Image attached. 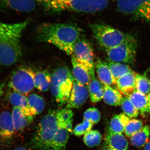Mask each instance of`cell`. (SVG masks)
Wrapping results in <instances>:
<instances>
[{
  "label": "cell",
  "mask_w": 150,
  "mask_h": 150,
  "mask_svg": "<svg viewBox=\"0 0 150 150\" xmlns=\"http://www.w3.org/2000/svg\"><path fill=\"white\" fill-rule=\"evenodd\" d=\"M13 150H28L27 149H25L24 147H18L15 149Z\"/></svg>",
  "instance_id": "cell-41"
},
{
  "label": "cell",
  "mask_w": 150,
  "mask_h": 150,
  "mask_svg": "<svg viewBox=\"0 0 150 150\" xmlns=\"http://www.w3.org/2000/svg\"><path fill=\"white\" fill-rule=\"evenodd\" d=\"M98 76L103 85L118 90L117 81L112 75L107 63L98 59L95 64Z\"/></svg>",
  "instance_id": "cell-14"
},
{
  "label": "cell",
  "mask_w": 150,
  "mask_h": 150,
  "mask_svg": "<svg viewBox=\"0 0 150 150\" xmlns=\"http://www.w3.org/2000/svg\"><path fill=\"white\" fill-rule=\"evenodd\" d=\"M27 98L33 116L38 115L43 111L45 107V102L41 96L36 94L32 93Z\"/></svg>",
  "instance_id": "cell-26"
},
{
  "label": "cell",
  "mask_w": 150,
  "mask_h": 150,
  "mask_svg": "<svg viewBox=\"0 0 150 150\" xmlns=\"http://www.w3.org/2000/svg\"><path fill=\"white\" fill-rule=\"evenodd\" d=\"M128 97L139 112L142 114L148 113V100L147 95L136 91Z\"/></svg>",
  "instance_id": "cell-24"
},
{
  "label": "cell",
  "mask_w": 150,
  "mask_h": 150,
  "mask_svg": "<svg viewBox=\"0 0 150 150\" xmlns=\"http://www.w3.org/2000/svg\"><path fill=\"white\" fill-rule=\"evenodd\" d=\"M137 48V40L133 36L130 35L121 44L105 50L108 61L115 63L133 64L135 61Z\"/></svg>",
  "instance_id": "cell-7"
},
{
  "label": "cell",
  "mask_w": 150,
  "mask_h": 150,
  "mask_svg": "<svg viewBox=\"0 0 150 150\" xmlns=\"http://www.w3.org/2000/svg\"><path fill=\"white\" fill-rule=\"evenodd\" d=\"M72 123L73 120H72V121H69L68 123H66V124H64L63 126H62V125H59V126H63L70 133L72 131Z\"/></svg>",
  "instance_id": "cell-36"
},
{
  "label": "cell",
  "mask_w": 150,
  "mask_h": 150,
  "mask_svg": "<svg viewBox=\"0 0 150 150\" xmlns=\"http://www.w3.org/2000/svg\"><path fill=\"white\" fill-rule=\"evenodd\" d=\"M72 74L75 80L81 84L88 86L95 77V74L82 64L78 61L74 56L71 59Z\"/></svg>",
  "instance_id": "cell-12"
},
{
  "label": "cell",
  "mask_w": 150,
  "mask_h": 150,
  "mask_svg": "<svg viewBox=\"0 0 150 150\" xmlns=\"http://www.w3.org/2000/svg\"><path fill=\"white\" fill-rule=\"evenodd\" d=\"M108 146L112 150H127L128 142L121 134H115L108 131L105 137Z\"/></svg>",
  "instance_id": "cell-18"
},
{
  "label": "cell",
  "mask_w": 150,
  "mask_h": 150,
  "mask_svg": "<svg viewBox=\"0 0 150 150\" xmlns=\"http://www.w3.org/2000/svg\"><path fill=\"white\" fill-rule=\"evenodd\" d=\"M110 0H51L45 5L51 12L71 11L86 13H94L107 7Z\"/></svg>",
  "instance_id": "cell-4"
},
{
  "label": "cell",
  "mask_w": 150,
  "mask_h": 150,
  "mask_svg": "<svg viewBox=\"0 0 150 150\" xmlns=\"http://www.w3.org/2000/svg\"><path fill=\"white\" fill-rule=\"evenodd\" d=\"M94 36L105 50L113 48L126 40L130 34L102 23L90 25Z\"/></svg>",
  "instance_id": "cell-6"
},
{
  "label": "cell",
  "mask_w": 150,
  "mask_h": 150,
  "mask_svg": "<svg viewBox=\"0 0 150 150\" xmlns=\"http://www.w3.org/2000/svg\"><path fill=\"white\" fill-rule=\"evenodd\" d=\"M51 0H36V1L43 4L44 6L46 5L51 1Z\"/></svg>",
  "instance_id": "cell-38"
},
{
  "label": "cell",
  "mask_w": 150,
  "mask_h": 150,
  "mask_svg": "<svg viewBox=\"0 0 150 150\" xmlns=\"http://www.w3.org/2000/svg\"><path fill=\"white\" fill-rule=\"evenodd\" d=\"M74 112L71 108H65L57 110V117L59 125L63 126L69 121L73 120Z\"/></svg>",
  "instance_id": "cell-33"
},
{
  "label": "cell",
  "mask_w": 150,
  "mask_h": 150,
  "mask_svg": "<svg viewBox=\"0 0 150 150\" xmlns=\"http://www.w3.org/2000/svg\"><path fill=\"white\" fill-rule=\"evenodd\" d=\"M88 88L92 102L96 103L103 99L104 85L97 79H93L88 86Z\"/></svg>",
  "instance_id": "cell-20"
},
{
  "label": "cell",
  "mask_w": 150,
  "mask_h": 150,
  "mask_svg": "<svg viewBox=\"0 0 150 150\" xmlns=\"http://www.w3.org/2000/svg\"><path fill=\"white\" fill-rule=\"evenodd\" d=\"M102 136L99 131L97 130H91L83 137L85 144L89 147H93L98 146L101 142Z\"/></svg>",
  "instance_id": "cell-29"
},
{
  "label": "cell",
  "mask_w": 150,
  "mask_h": 150,
  "mask_svg": "<svg viewBox=\"0 0 150 150\" xmlns=\"http://www.w3.org/2000/svg\"><path fill=\"white\" fill-rule=\"evenodd\" d=\"M80 34V28L73 24L46 23L38 27L36 37L39 42L53 44L68 55H73Z\"/></svg>",
  "instance_id": "cell-1"
},
{
  "label": "cell",
  "mask_w": 150,
  "mask_h": 150,
  "mask_svg": "<svg viewBox=\"0 0 150 150\" xmlns=\"http://www.w3.org/2000/svg\"><path fill=\"white\" fill-rule=\"evenodd\" d=\"M106 63L116 81L124 75L133 71L130 67L126 64L115 63L110 61Z\"/></svg>",
  "instance_id": "cell-28"
},
{
  "label": "cell",
  "mask_w": 150,
  "mask_h": 150,
  "mask_svg": "<svg viewBox=\"0 0 150 150\" xmlns=\"http://www.w3.org/2000/svg\"><path fill=\"white\" fill-rule=\"evenodd\" d=\"M144 150H150V142H147L145 145Z\"/></svg>",
  "instance_id": "cell-40"
},
{
  "label": "cell",
  "mask_w": 150,
  "mask_h": 150,
  "mask_svg": "<svg viewBox=\"0 0 150 150\" xmlns=\"http://www.w3.org/2000/svg\"><path fill=\"white\" fill-rule=\"evenodd\" d=\"M11 115L16 131H22L33 120L28 117L20 108L16 107L13 108Z\"/></svg>",
  "instance_id": "cell-21"
},
{
  "label": "cell",
  "mask_w": 150,
  "mask_h": 150,
  "mask_svg": "<svg viewBox=\"0 0 150 150\" xmlns=\"http://www.w3.org/2000/svg\"><path fill=\"white\" fill-rule=\"evenodd\" d=\"M57 110H51L41 119L31 139L33 148L37 150H51L59 129Z\"/></svg>",
  "instance_id": "cell-3"
},
{
  "label": "cell",
  "mask_w": 150,
  "mask_h": 150,
  "mask_svg": "<svg viewBox=\"0 0 150 150\" xmlns=\"http://www.w3.org/2000/svg\"><path fill=\"white\" fill-rule=\"evenodd\" d=\"M28 22L5 23L0 21V64H14L22 56L21 40Z\"/></svg>",
  "instance_id": "cell-2"
},
{
  "label": "cell",
  "mask_w": 150,
  "mask_h": 150,
  "mask_svg": "<svg viewBox=\"0 0 150 150\" xmlns=\"http://www.w3.org/2000/svg\"><path fill=\"white\" fill-rule=\"evenodd\" d=\"M72 56L95 74L93 50L88 40L84 38L78 39L74 46Z\"/></svg>",
  "instance_id": "cell-10"
},
{
  "label": "cell",
  "mask_w": 150,
  "mask_h": 150,
  "mask_svg": "<svg viewBox=\"0 0 150 150\" xmlns=\"http://www.w3.org/2000/svg\"><path fill=\"white\" fill-rule=\"evenodd\" d=\"M143 127V123L141 120L134 118L130 119L126 125L124 132L126 136L131 137Z\"/></svg>",
  "instance_id": "cell-32"
},
{
  "label": "cell",
  "mask_w": 150,
  "mask_h": 150,
  "mask_svg": "<svg viewBox=\"0 0 150 150\" xmlns=\"http://www.w3.org/2000/svg\"><path fill=\"white\" fill-rule=\"evenodd\" d=\"M101 115L99 110L96 108H91L86 110L83 114V119L90 122L93 124L99 122Z\"/></svg>",
  "instance_id": "cell-34"
},
{
  "label": "cell",
  "mask_w": 150,
  "mask_h": 150,
  "mask_svg": "<svg viewBox=\"0 0 150 150\" xmlns=\"http://www.w3.org/2000/svg\"><path fill=\"white\" fill-rule=\"evenodd\" d=\"M59 126L57 134L52 142L51 150H65L69 139V132L63 126Z\"/></svg>",
  "instance_id": "cell-25"
},
{
  "label": "cell",
  "mask_w": 150,
  "mask_h": 150,
  "mask_svg": "<svg viewBox=\"0 0 150 150\" xmlns=\"http://www.w3.org/2000/svg\"><path fill=\"white\" fill-rule=\"evenodd\" d=\"M104 89L103 99L106 104L115 106L121 104L123 98L119 91L105 85Z\"/></svg>",
  "instance_id": "cell-22"
},
{
  "label": "cell",
  "mask_w": 150,
  "mask_h": 150,
  "mask_svg": "<svg viewBox=\"0 0 150 150\" xmlns=\"http://www.w3.org/2000/svg\"><path fill=\"white\" fill-rule=\"evenodd\" d=\"M93 124L89 121L84 120L81 123L75 126L73 132L76 137H81L91 131Z\"/></svg>",
  "instance_id": "cell-35"
},
{
  "label": "cell",
  "mask_w": 150,
  "mask_h": 150,
  "mask_svg": "<svg viewBox=\"0 0 150 150\" xmlns=\"http://www.w3.org/2000/svg\"><path fill=\"white\" fill-rule=\"evenodd\" d=\"M117 10L136 19L150 21V0H117Z\"/></svg>",
  "instance_id": "cell-9"
},
{
  "label": "cell",
  "mask_w": 150,
  "mask_h": 150,
  "mask_svg": "<svg viewBox=\"0 0 150 150\" xmlns=\"http://www.w3.org/2000/svg\"><path fill=\"white\" fill-rule=\"evenodd\" d=\"M11 112L4 111L0 113V140L6 142L15 133Z\"/></svg>",
  "instance_id": "cell-13"
},
{
  "label": "cell",
  "mask_w": 150,
  "mask_h": 150,
  "mask_svg": "<svg viewBox=\"0 0 150 150\" xmlns=\"http://www.w3.org/2000/svg\"><path fill=\"white\" fill-rule=\"evenodd\" d=\"M121 105L123 113L129 118H136L139 115V112L134 107L128 97L123 98Z\"/></svg>",
  "instance_id": "cell-31"
},
{
  "label": "cell",
  "mask_w": 150,
  "mask_h": 150,
  "mask_svg": "<svg viewBox=\"0 0 150 150\" xmlns=\"http://www.w3.org/2000/svg\"><path fill=\"white\" fill-rule=\"evenodd\" d=\"M8 100L13 107L18 108L28 117L33 119V117L28 104V98L24 95L13 91L8 95Z\"/></svg>",
  "instance_id": "cell-17"
},
{
  "label": "cell",
  "mask_w": 150,
  "mask_h": 150,
  "mask_svg": "<svg viewBox=\"0 0 150 150\" xmlns=\"http://www.w3.org/2000/svg\"><path fill=\"white\" fill-rule=\"evenodd\" d=\"M102 150H112L111 149H110V148H109L108 146H107V147L104 148V149H102Z\"/></svg>",
  "instance_id": "cell-42"
},
{
  "label": "cell",
  "mask_w": 150,
  "mask_h": 150,
  "mask_svg": "<svg viewBox=\"0 0 150 150\" xmlns=\"http://www.w3.org/2000/svg\"><path fill=\"white\" fill-rule=\"evenodd\" d=\"M150 134V127L146 125L131 137V144L136 147L144 146L147 143Z\"/></svg>",
  "instance_id": "cell-27"
},
{
  "label": "cell",
  "mask_w": 150,
  "mask_h": 150,
  "mask_svg": "<svg viewBox=\"0 0 150 150\" xmlns=\"http://www.w3.org/2000/svg\"><path fill=\"white\" fill-rule=\"evenodd\" d=\"M36 0H0L3 8L22 12H29L35 9Z\"/></svg>",
  "instance_id": "cell-15"
},
{
  "label": "cell",
  "mask_w": 150,
  "mask_h": 150,
  "mask_svg": "<svg viewBox=\"0 0 150 150\" xmlns=\"http://www.w3.org/2000/svg\"><path fill=\"white\" fill-rule=\"evenodd\" d=\"M130 119L123 112L114 115L110 121L108 131L115 134H122Z\"/></svg>",
  "instance_id": "cell-19"
},
{
  "label": "cell",
  "mask_w": 150,
  "mask_h": 150,
  "mask_svg": "<svg viewBox=\"0 0 150 150\" xmlns=\"http://www.w3.org/2000/svg\"><path fill=\"white\" fill-rule=\"evenodd\" d=\"M136 91L145 95L150 92V84L144 75L137 74L135 80Z\"/></svg>",
  "instance_id": "cell-30"
},
{
  "label": "cell",
  "mask_w": 150,
  "mask_h": 150,
  "mask_svg": "<svg viewBox=\"0 0 150 150\" xmlns=\"http://www.w3.org/2000/svg\"><path fill=\"white\" fill-rule=\"evenodd\" d=\"M51 75L46 70L35 73L34 77L35 87L41 92L47 91L50 88Z\"/></svg>",
  "instance_id": "cell-23"
},
{
  "label": "cell",
  "mask_w": 150,
  "mask_h": 150,
  "mask_svg": "<svg viewBox=\"0 0 150 150\" xmlns=\"http://www.w3.org/2000/svg\"><path fill=\"white\" fill-rule=\"evenodd\" d=\"M137 73L134 71L117 80L118 91L127 97L136 91L135 80Z\"/></svg>",
  "instance_id": "cell-16"
},
{
  "label": "cell",
  "mask_w": 150,
  "mask_h": 150,
  "mask_svg": "<svg viewBox=\"0 0 150 150\" xmlns=\"http://www.w3.org/2000/svg\"><path fill=\"white\" fill-rule=\"evenodd\" d=\"M144 76L149 81L150 84V67L148 68L145 71L144 73Z\"/></svg>",
  "instance_id": "cell-37"
},
{
  "label": "cell",
  "mask_w": 150,
  "mask_h": 150,
  "mask_svg": "<svg viewBox=\"0 0 150 150\" xmlns=\"http://www.w3.org/2000/svg\"><path fill=\"white\" fill-rule=\"evenodd\" d=\"M148 100V113L150 112V92L147 95Z\"/></svg>",
  "instance_id": "cell-39"
},
{
  "label": "cell",
  "mask_w": 150,
  "mask_h": 150,
  "mask_svg": "<svg viewBox=\"0 0 150 150\" xmlns=\"http://www.w3.org/2000/svg\"><path fill=\"white\" fill-rule=\"evenodd\" d=\"M35 73L31 68L20 67L11 76L9 87L13 91L27 95L35 88L34 77Z\"/></svg>",
  "instance_id": "cell-8"
},
{
  "label": "cell",
  "mask_w": 150,
  "mask_h": 150,
  "mask_svg": "<svg viewBox=\"0 0 150 150\" xmlns=\"http://www.w3.org/2000/svg\"><path fill=\"white\" fill-rule=\"evenodd\" d=\"M74 79L67 67L56 69L51 75L50 89L56 102L61 104L67 103L72 88Z\"/></svg>",
  "instance_id": "cell-5"
},
{
  "label": "cell",
  "mask_w": 150,
  "mask_h": 150,
  "mask_svg": "<svg viewBox=\"0 0 150 150\" xmlns=\"http://www.w3.org/2000/svg\"><path fill=\"white\" fill-rule=\"evenodd\" d=\"M88 86L81 84L74 80L69 100L67 102V108H77L81 107L86 102L88 97Z\"/></svg>",
  "instance_id": "cell-11"
}]
</instances>
